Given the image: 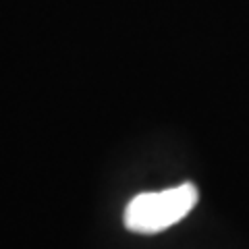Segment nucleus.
<instances>
[{
	"mask_svg": "<svg viewBox=\"0 0 249 249\" xmlns=\"http://www.w3.org/2000/svg\"><path fill=\"white\" fill-rule=\"evenodd\" d=\"M197 187L183 183L164 191L139 193L124 208V227L139 235H154L181 222L197 204Z\"/></svg>",
	"mask_w": 249,
	"mask_h": 249,
	"instance_id": "obj_1",
	"label": "nucleus"
}]
</instances>
